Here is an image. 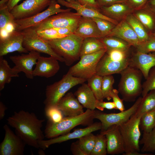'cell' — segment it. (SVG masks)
<instances>
[{
    "mask_svg": "<svg viewBox=\"0 0 155 155\" xmlns=\"http://www.w3.org/2000/svg\"><path fill=\"white\" fill-rule=\"evenodd\" d=\"M7 120L8 124L15 129L16 133L26 144L39 148V142L45 137L41 129L44 119H39L34 113L21 110L15 112Z\"/></svg>",
    "mask_w": 155,
    "mask_h": 155,
    "instance_id": "obj_1",
    "label": "cell"
},
{
    "mask_svg": "<svg viewBox=\"0 0 155 155\" xmlns=\"http://www.w3.org/2000/svg\"><path fill=\"white\" fill-rule=\"evenodd\" d=\"M94 110L87 109L83 114L76 116H65L60 121L53 123L48 121L44 130L45 137L51 139L70 132L76 126L89 125L93 123Z\"/></svg>",
    "mask_w": 155,
    "mask_h": 155,
    "instance_id": "obj_2",
    "label": "cell"
},
{
    "mask_svg": "<svg viewBox=\"0 0 155 155\" xmlns=\"http://www.w3.org/2000/svg\"><path fill=\"white\" fill-rule=\"evenodd\" d=\"M120 73L121 77L118 89L119 93L124 101H135L142 94V73L138 69L129 65Z\"/></svg>",
    "mask_w": 155,
    "mask_h": 155,
    "instance_id": "obj_3",
    "label": "cell"
},
{
    "mask_svg": "<svg viewBox=\"0 0 155 155\" xmlns=\"http://www.w3.org/2000/svg\"><path fill=\"white\" fill-rule=\"evenodd\" d=\"M84 39L73 33L62 38L46 40L53 50L63 58L66 65L69 66L80 58Z\"/></svg>",
    "mask_w": 155,
    "mask_h": 155,
    "instance_id": "obj_4",
    "label": "cell"
},
{
    "mask_svg": "<svg viewBox=\"0 0 155 155\" xmlns=\"http://www.w3.org/2000/svg\"><path fill=\"white\" fill-rule=\"evenodd\" d=\"M86 81L67 73L60 80L48 85L46 89V98L44 102V109L57 107L60 99L70 89Z\"/></svg>",
    "mask_w": 155,
    "mask_h": 155,
    "instance_id": "obj_5",
    "label": "cell"
},
{
    "mask_svg": "<svg viewBox=\"0 0 155 155\" xmlns=\"http://www.w3.org/2000/svg\"><path fill=\"white\" fill-rule=\"evenodd\" d=\"M140 117L133 114L127 121L119 125L125 149L123 155H128L134 151H140Z\"/></svg>",
    "mask_w": 155,
    "mask_h": 155,
    "instance_id": "obj_6",
    "label": "cell"
},
{
    "mask_svg": "<svg viewBox=\"0 0 155 155\" xmlns=\"http://www.w3.org/2000/svg\"><path fill=\"white\" fill-rule=\"evenodd\" d=\"M106 51L105 48L80 56L79 61L70 68L67 73L74 77L87 80L96 74L98 64Z\"/></svg>",
    "mask_w": 155,
    "mask_h": 155,
    "instance_id": "obj_7",
    "label": "cell"
},
{
    "mask_svg": "<svg viewBox=\"0 0 155 155\" xmlns=\"http://www.w3.org/2000/svg\"><path fill=\"white\" fill-rule=\"evenodd\" d=\"M24 36L23 46L28 51H36L47 54L61 62L64 59L52 49L47 41L40 37L34 27L26 28L21 31Z\"/></svg>",
    "mask_w": 155,
    "mask_h": 155,
    "instance_id": "obj_8",
    "label": "cell"
},
{
    "mask_svg": "<svg viewBox=\"0 0 155 155\" xmlns=\"http://www.w3.org/2000/svg\"><path fill=\"white\" fill-rule=\"evenodd\" d=\"M142 97H139L129 108L117 113H106L100 111L94 110V119L99 120L102 124L101 131L107 129L114 125H119L128 120L136 111Z\"/></svg>",
    "mask_w": 155,
    "mask_h": 155,
    "instance_id": "obj_9",
    "label": "cell"
},
{
    "mask_svg": "<svg viewBox=\"0 0 155 155\" xmlns=\"http://www.w3.org/2000/svg\"><path fill=\"white\" fill-rule=\"evenodd\" d=\"M72 9H61L56 0H51L48 8L45 10L29 18L15 19L17 24L15 30L22 31L27 28L34 27L51 16L61 12L71 11Z\"/></svg>",
    "mask_w": 155,
    "mask_h": 155,
    "instance_id": "obj_10",
    "label": "cell"
},
{
    "mask_svg": "<svg viewBox=\"0 0 155 155\" xmlns=\"http://www.w3.org/2000/svg\"><path fill=\"white\" fill-rule=\"evenodd\" d=\"M81 17L77 12H61L49 17L34 27L37 31L47 28L73 26L78 24Z\"/></svg>",
    "mask_w": 155,
    "mask_h": 155,
    "instance_id": "obj_11",
    "label": "cell"
},
{
    "mask_svg": "<svg viewBox=\"0 0 155 155\" xmlns=\"http://www.w3.org/2000/svg\"><path fill=\"white\" fill-rule=\"evenodd\" d=\"M4 138L0 144V155H23L26 144L7 124L3 126Z\"/></svg>",
    "mask_w": 155,
    "mask_h": 155,
    "instance_id": "obj_12",
    "label": "cell"
},
{
    "mask_svg": "<svg viewBox=\"0 0 155 155\" xmlns=\"http://www.w3.org/2000/svg\"><path fill=\"white\" fill-rule=\"evenodd\" d=\"M51 0H25L10 11L16 20L30 17L39 13L49 5Z\"/></svg>",
    "mask_w": 155,
    "mask_h": 155,
    "instance_id": "obj_13",
    "label": "cell"
},
{
    "mask_svg": "<svg viewBox=\"0 0 155 155\" xmlns=\"http://www.w3.org/2000/svg\"><path fill=\"white\" fill-rule=\"evenodd\" d=\"M102 124L100 122L93 123L84 128L75 129L72 132L61 135L46 140H42L39 142V148L45 150L51 145L62 143L75 139H79L90 133L101 130Z\"/></svg>",
    "mask_w": 155,
    "mask_h": 155,
    "instance_id": "obj_14",
    "label": "cell"
},
{
    "mask_svg": "<svg viewBox=\"0 0 155 155\" xmlns=\"http://www.w3.org/2000/svg\"><path fill=\"white\" fill-rule=\"evenodd\" d=\"M40 56V53L34 51H30L28 54L10 56V60L15 64L13 68L19 73L23 72L28 78L33 79V66L36 64Z\"/></svg>",
    "mask_w": 155,
    "mask_h": 155,
    "instance_id": "obj_15",
    "label": "cell"
},
{
    "mask_svg": "<svg viewBox=\"0 0 155 155\" xmlns=\"http://www.w3.org/2000/svg\"><path fill=\"white\" fill-rule=\"evenodd\" d=\"M24 36L21 31L14 30L0 39V57L15 51L27 53L28 51L23 46Z\"/></svg>",
    "mask_w": 155,
    "mask_h": 155,
    "instance_id": "obj_16",
    "label": "cell"
},
{
    "mask_svg": "<svg viewBox=\"0 0 155 155\" xmlns=\"http://www.w3.org/2000/svg\"><path fill=\"white\" fill-rule=\"evenodd\" d=\"M130 58L121 61L110 59L105 53L99 61L96 74L103 76L120 73L130 63Z\"/></svg>",
    "mask_w": 155,
    "mask_h": 155,
    "instance_id": "obj_17",
    "label": "cell"
},
{
    "mask_svg": "<svg viewBox=\"0 0 155 155\" xmlns=\"http://www.w3.org/2000/svg\"><path fill=\"white\" fill-rule=\"evenodd\" d=\"M100 133L106 136L107 154L111 155L123 154L125 152L123 140L118 125H112Z\"/></svg>",
    "mask_w": 155,
    "mask_h": 155,
    "instance_id": "obj_18",
    "label": "cell"
},
{
    "mask_svg": "<svg viewBox=\"0 0 155 155\" xmlns=\"http://www.w3.org/2000/svg\"><path fill=\"white\" fill-rule=\"evenodd\" d=\"M58 61L52 57H45L40 56L37 61L36 67L33 70V76L46 78L54 76L60 69Z\"/></svg>",
    "mask_w": 155,
    "mask_h": 155,
    "instance_id": "obj_19",
    "label": "cell"
},
{
    "mask_svg": "<svg viewBox=\"0 0 155 155\" xmlns=\"http://www.w3.org/2000/svg\"><path fill=\"white\" fill-rule=\"evenodd\" d=\"M106 36H114L119 38L135 48L141 43L137 35L125 19L116 25Z\"/></svg>",
    "mask_w": 155,
    "mask_h": 155,
    "instance_id": "obj_20",
    "label": "cell"
},
{
    "mask_svg": "<svg viewBox=\"0 0 155 155\" xmlns=\"http://www.w3.org/2000/svg\"><path fill=\"white\" fill-rule=\"evenodd\" d=\"M57 108L65 116H74L80 115L84 112L83 107L74 94L69 92L60 99Z\"/></svg>",
    "mask_w": 155,
    "mask_h": 155,
    "instance_id": "obj_21",
    "label": "cell"
},
{
    "mask_svg": "<svg viewBox=\"0 0 155 155\" xmlns=\"http://www.w3.org/2000/svg\"><path fill=\"white\" fill-rule=\"evenodd\" d=\"M58 3L68 8L75 9L82 16L89 18H98L109 21L115 25L118 21L110 18L101 13L97 9L87 7L81 4L77 1L72 0L68 2L65 0H56Z\"/></svg>",
    "mask_w": 155,
    "mask_h": 155,
    "instance_id": "obj_22",
    "label": "cell"
},
{
    "mask_svg": "<svg viewBox=\"0 0 155 155\" xmlns=\"http://www.w3.org/2000/svg\"><path fill=\"white\" fill-rule=\"evenodd\" d=\"M146 53L137 51L130 58V65L139 69L146 79L151 69L155 66V52Z\"/></svg>",
    "mask_w": 155,
    "mask_h": 155,
    "instance_id": "obj_23",
    "label": "cell"
},
{
    "mask_svg": "<svg viewBox=\"0 0 155 155\" xmlns=\"http://www.w3.org/2000/svg\"><path fill=\"white\" fill-rule=\"evenodd\" d=\"M125 3V2H124ZM124 3H118L100 7V10L102 14L112 19L117 21L122 20L133 10V7L129 4Z\"/></svg>",
    "mask_w": 155,
    "mask_h": 155,
    "instance_id": "obj_24",
    "label": "cell"
},
{
    "mask_svg": "<svg viewBox=\"0 0 155 155\" xmlns=\"http://www.w3.org/2000/svg\"><path fill=\"white\" fill-rule=\"evenodd\" d=\"M74 34L85 38L93 37L101 38V33L95 22L91 18L82 16Z\"/></svg>",
    "mask_w": 155,
    "mask_h": 155,
    "instance_id": "obj_25",
    "label": "cell"
},
{
    "mask_svg": "<svg viewBox=\"0 0 155 155\" xmlns=\"http://www.w3.org/2000/svg\"><path fill=\"white\" fill-rule=\"evenodd\" d=\"M74 94L84 108L92 110L96 108L98 100L88 84H82Z\"/></svg>",
    "mask_w": 155,
    "mask_h": 155,
    "instance_id": "obj_26",
    "label": "cell"
},
{
    "mask_svg": "<svg viewBox=\"0 0 155 155\" xmlns=\"http://www.w3.org/2000/svg\"><path fill=\"white\" fill-rule=\"evenodd\" d=\"M3 56L0 57V91L4 88L6 84L10 83L11 78L18 77L19 73L10 67Z\"/></svg>",
    "mask_w": 155,
    "mask_h": 155,
    "instance_id": "obj_27",
    "label": "cell"
},
{
    "mask_svg": "<svg viewBox=\"0 0 155 155\" xmlns=\"http://www.w3.org/2000/svg\"><path fill=\"white\" fill-rule=\"evenodd\" d=\"M105 48H106L104 45L98 38L93 37L84 38L81 48L80 57Z\"/></svg>",
    "mask_w": 155,
    "mask_h": 155,
    "instance_id": "obj_28",
    "label": "cell"
},
{
    "mask_svg": "<svg viewBox=\"0 0 155 155\" xmlns=\"http://www.w3.org/2000/svg\"><path fill=\"white\" fill-rule=\"evenodd\" d=\"M137 35L141 43L151 38L145 27L134 15L130 13L125 18Z\"/></svg>",
    "mask_w": 155,
    "mask_h": 155,
    "instance_id": "obj_29",
    "label": "cell"
},
{
    "mask_svg": "<svg viewBox=\"0 0 155 155\" xmlns=\"http://www.w3.org/2000/svg\"><path fill=\"white\" fill-rule=\"evenodd\" d=\"M154 110H155V90H153L142 97L139 106L134 114L140 117L144 114Z\"/></svg>",
    "mask_w": 155,
    "mask_h": 155,
    "instance_id": "obj_30",
    "label": "cell"
},
{
    "mask_svg": "<svg viewBox=\"0 0 155 155\" xmlns=\"http://www.w3.org/2000/svg\"><path fill=\"white\" fill-rule=\"evenodd\" d=\"M107 50L112 49L128 51L131 45L126 41L114 36H106L98 38Z\"/></svg>",
    "mask_w": 155,
    "mask_h": 155,
    "instance_id": "obj_31",
    "label": "cell"
},
{
    "mask_svg": "<svg viewBox=\"0 0 155 155\" xmlns=\"http://www.w3.org/2000/svg\"><path fill=\"white\" fill-rule=\"evenodd\" d=\"M140 127L144 133L151 131L155 127V110L143 114L140 117Z\"/></svg>",
    "mask_w": 155,
    "mask_h": 155,
    "instance_id": "obj_32",
    "label": "cell"
},
{
    "mask_svg": "<svg viewBox=\"0 0 155 155\" xmlns=\"http://www.w3.org/2000/svg\"><path fill=\"white\" fill-rule=\"evenodd\" d=\"M140 144L143 145L141 149L142 152L155 151V127L150 132H143Z\"/></svg>",
    "mask_w": 155,
    "mask_h": 155,
    "instance_id": "obj_33",
    "label": "cell"
},
{
    "mask_svg": "<svg viewBox=\"0 0 155 155\" xmlns=\"http://www.w3.org/2000/svg\"><path fill=\"white\" fill-rule=\"evenodd\" d=\"M102 78L96 74L87 80L88 86L96 99L100 101L104 100L102 92Z\"/></svg>",
    "mask_w": 155,
    "mask_h": 155,
    "instance_id": "obj_34",
    "label": "cell"
},
{
    "mask_svg": "<svg viewBox=\"0 0 155 155\" xmlns=\"http://www.w3.org/2000/svg\"><path fill=\"white\" fill-rule=\"evenodd\" d=\"M78 139L77 141L81 148L86 155H90L95 144L96 135L90 133Z\"/></svg>",
    "mask_w": 155,
    "mask_h": 155,
    "instance_id": "obj_35",
    "label": "cell"
},
{
    "mask_svg": "<svg viewBox=\"0 0 155 155\" xmlns=\"http://www.w3.org/2000/svg\"><path fill=\"white\" fill-rule=\"evenodd\" d=\"M9 24L14 25L16 28L17 24L15 19L6 5L0 7V31L4 30Z\"/></svg>",
    "mask_w": 155,
    "mask_h": 155,
    "instance_id": "obj_36",
    "label": "cell"
},
{
    "mask_svg": "<svg viewBox=\"0 0 155 155\" xmlns=\"http://www.w3.org/2000/svg\"><path fill=\"white\" fill-rule=\"evenodd\" d=\"M107 154L106 138L104 135L100 133L96 135L95 144L90 155H106Z\"/></svg>",
    "mask_w": 155,
    "mask_h": 155,
    "instance_id": "obj_37",
    "label": "cell"
},
{
    "mask_svg": "<svg viewBox=\"0 0 155 155\" xmlns=\"http://www.w3.org/2000/svg\"><path fill=\"white\" fill-rule=\"evenodd\" d=\"M96 23L101 33V38L108 36L116 25L113 23L98 18H91Z\"/></svg>",
    "mask_w": 155,
    "mask_h": 155,
    "instance_id": "obj_38",
    "label": "cell"
},
{
    "mask_svg": "<svg viewBox=\"0 0 155 155\" xmlns=\"http://www.w3.org/2000/svg\"><path fill=\"white\" fill-rule=\"evenodd\" d=\"M134 15L146 28L149 30L153 29L154 26V20L149 12L144 10H139Z\"/></svg>",
    "mask_w": 155,
    "mask_h": 155,
    "instance_id": "obj_39",
    "label": "cell"
},
{
    "mask_svg": "<svg viewBox=\"0 0 155 155\" xmlns=\"http://www.w3.org/2000/svg\"><path fill=\"white\" fill-rule=\"evenodd\" d=\"M114 82V79L112 75L103 76L102 92L104 99L106 98L110 100L112 99L110 93L113 89V86Z\"/></svg>",
    "mask_w": 155,
    "mask_h": 155,
    "instance_id": "obj_40",
    "label": "cell"
},
{
    "mask_svg": "<svg viewBox=\"0 0 155 155\" xmlns=\"http://www.w3.org/2000/svg\"><path fill=\"white\" fill-rule=\"evenodd\" d=\"M153 90H155V66L151 69L147 78L142 85V97Z\"/></svg>",
    "mask_w": 155,
    "mask_h": 155,
    "instance_id": "obj_41",
    "label": "cell"
},
{
    "mask_svg": "<svg viewBox=\"0 0 155 155\" xmlns=\"http://www.w3.org/2000/svg\"><path fill=\"white\" fill-rule=\"evenodd\" d=\"M44 111L48 121L53 123L59 122L64 117L61 111L57 107L44 109Z\"/></svg>",
    "mask_w": 155,
    "mask_h": 155,
    "instance_id": "obj_42",
    "label": "cell"
},
{
    "mask_svg": "<svg viewBox=\"0 0 155 155\" xmlns=\"http://www.w3.org/2000/svg\"><path fill=\"white\" fill-rule=\"evenodd\" d=\"M38 35L43 39L49 40L62 38L64 37L59 34L53 28L45 29L41 31H37Z\"/></svg>",
    "mask_w": 155,
    "mask_h": 155,
    "instance_id": "obj_43",
    "label": "cell"
},
{
    "mask_svg": "<svg viewBox=\"0 0 155 155\" xmlns=\"http://www.w3.org/2000/svg\"><path fill=\"white\" fill-rule=\"evenodd\" d=\"M137 51L148 53L155 52V38L152 37L140 43L136 48Z\"/></svg>",
    "mask_w": 155,
    "mask_h": 155,
    "instance_id": "obj_44",
    "label": "cell"
},
{
    "mask_svg": "<svg viewBox=\"0 0 155 155\" xmlns=\"http://www.w3.org/2000/svg\"><path fill=\"white\" fill-rule=\"evenodd\" d=\"M119 92L118 90L113 89L110 93V96L115 103L116 109L119 110L120 111H123L125 110L123 103V100L121 99L118 96Z\"/></svg>",
    "mask_w": 155,
    "mask_h": 155,
    "instance_id": "obj_45",
    "label": "cell"
},
{
    "mask_svg": "<svg viewBox=\"0 0 155 155\" xmlns=\"http://www.w3.org/2000/svg\"><path fill=\"white\" fill-rule=\"evenodd\" d=\"M96 108L101 111H103L104 108L109 110L116 109L115 104L113 102H105L98 100L97 102Z\"/></svg>",
    "mask_w": 155,
    "mask_h": 155,
    "instance_id": "obj_46",
    "label": "cell"
},
{
    "mask_svg": "<svg viewBox=\"0 0 155 155\" xmlns=\"http://www.w3.org/2000/svg\"><path fill=\"white\" fill-rule=\"evenodd\" d=\"M78 24L65 28H53L56 30L59 34L65 37L74 33L77 28Z\"/></svg>",
    "mask_w": 155,
    "mask_h": 155,
    "instance_id": "obj_47",
    "label": "cell"
},
{
    "mask_svg": "<svg viewBox=\"0 0 155 155\" xmlns=\"http://www.w3.org/2000/svg\"><path fill=\"white\" fill-rule=\"evenodd\" d=\"M78 1L82 5L93 8L100 11V7L97 0H78Z\"/></svg>",
    "mask_w": 155,
    "mask_h": 155,
    "instance_id": "obj_48",
    "label": "cell"
},
{
    "mask_svg": "<svg viewBox=\"0 0 155 155\" xmlns=\"http://www.w3.org/2000/svg\"><path fill=\"white\" fill-rule=\"evenodd\" d=\"M100 7L109 6L114 4L125 2L127 0H97Z\"/></svg>",
    "mask_w": 155,
    "mask_h": 155,
    "instance_id": "obj_49",
    "label": "cell"
},
{
    "mask_svg": "<svg viewBox=\"0 0 155 155\" xmlns=\"http://www.w3.org/2000/svg\"><path fill=\"white\" fill-rule=\"evenodd\" d=\"M70 150L74 155H86L80 147L77 141L71 144Z\"/></svg>",
    "mask_w": 155,
    "mask_h": 155,
    "instance_id": "obj_50",
    "label": "cell"
},
{
    "mask_svg": "<svg viewBox=\"0 0 155 155\" xmlns=\"http://www.w3.org/2000/svg\"><path fill=\"white\" fill-rule=\"evenodd\" d=\"M130 4L134 8H138L143 5L147 0H127Z\"/></svg>",
    "mask_w": 155,
    "mask_h": 155,
    "instance_id": "obj_51",
    "label": "cell"
},
{
    "mask_svg": "<svg viewBox=\"0 0 155 155\" xmlns=\"http://www.w3.org/2000/svg\"><path fill=\"white\" fill-rule=\"evenodd\" d=\"M21 0H9L6 5L9 11H10Z\"/></svg>",
    "mask_w": 155,
    "mask_h": 155,
    "instance_id": "obj_52",
    "label": "cell"
},
{
    "mask_svg": "<svg viewBox=\"0 0 155 155\" xmlns=\"http://www.w3.org/2000/svg\"><path fill=\"white\" fill-rule=\"evenodd\" d=\"M7 107L1 102H0V120L2 119L5 116V112Z\"/></svg>",
    "mask_w": 155,
    "mask_h": 155,
    "instance_id": "obj_53",
    "label": "cell"
},
{
    "mask_svg": "<svg viewBox=\"0 0 155 155\" xmlns=\"http://www.w3.org/2000/svg\"><path fill=\"white\" fill-rule=\"evenodd\" d=\"M9 0H1L0 1V7L6 5Z\"/></svg>",
    "mask_w": 155,
    "mask_h": 155,
    "instance_id": "obj_54",
    "label": "cell"
},
{
    "mask_svg": "<svg viewBox=\"0 0 155 155\" xmlns=\"http://www.w3.org/2000/svg\"><path fill=\"white\" fill-rule=\"evenodd\" d=\"M151 9L155 13V6H152ZM153 38H155V30L153 34Z\"/></svg>",
    "mask_w": 155,
    "mask_h": 155,
    "instance_id": "obj_55",
    "label": "cell"
},
{
    "mask_svg": "<svg viewBox=\"0 0 155 155\" xmlns=\"http://www.w3.org/2000/svg\"><path fill=\"white\" fill-rule=\"evenodd\" d=\"M150 1L152 6H155V0H150Z\"/></svg>",
    "mask_w": 155,
    "mask_h": 155,
    "instance_id": "obj_56",
    "label": "cell"
},
{
    "mask_svg": "<svg viewBox=\"0 0 155 155\" xmlns=\"http://www.w3.org/2000/svg\"><path fill=\"white\" fill-rule=\"evenodd\" d=\"M43 150H40L38 151V154L40 155H44L45 154L44 152L43 151Z\"/></svg>",
    "mask_w": 155,
    "mask_h": 155,
    "instance_id": "obj_57",
    "label": "cell"
},
{
    "mask_svg": "<svg viewBox=\"0 0 155 155\" xmlns=\"http://www.w3.org/2000/svg\"><path fill=\"white\" fill-rule=\"evenodd\" d=\"M67 1H68V2H69V1H72V0H75V1H78V0H65Z\"/></svg>",
    "mask_w": 155,
    "mask_h": 155,
    "instance_id": "obj_58",
    "label": "cell"
}]
</instances>
